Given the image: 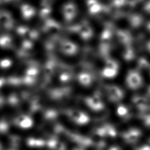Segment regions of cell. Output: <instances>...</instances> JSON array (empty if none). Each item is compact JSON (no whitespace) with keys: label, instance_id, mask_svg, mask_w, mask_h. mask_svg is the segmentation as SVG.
<instances>
[{"label":"cell","instance_id":"cell-14","mask_svg":"<svg viewBox=\"0 0 150 150\" xmlns=\"http://www.w3.org/2000/svg\"><path fill=\"white\" fill-rule=\"evenodd\" d=\"M106 67L112 69H115V70H117L118 69V65L117 63H115L114 61L111 60H108L107 61Z\"/></svg>","mask_w":150,"mask_h":150},{"label":"cell","instance_id":"cell-11","mask_svg":"<svg viewBox=\"0 0 150 150\" xmlns=\"http://www.w3.org/2000/svg\"><path fill=\"white\" fill-rule=\"evenodd\" d=\"M104 127L105 129L107 137L114 138L117 135V130L114 127L110 124H106L104 125Z\"/></svg>","mask_w":150,"mask_h":150},{"label":"cell","instance_id":"cell-15","mask_svg":"<svg viewBox=\"0 0 150 150\" xmlns=\"http://www.w3.org/2000/svg\"><path fill=\"white\" fill-rule=\"evenodd\" d=\"M142 120L145 125L150 128V115L147 114L142 117Z\"/></svg>","mask_w":150,"mask_h":150},{"label":"cell","instance_id":"cell-2","mask_svg":"<svg viewBox=\"0 0 150 150\" xmlns=\"http://www.w3.org/2000/svg\"><path fill=\"white\" fill-rule=\"evenodd\" d=\"M106 91L108 99L112 102H118L124 98L123 91L117 86L108 85L106 87Z\"/></svg>","mask_w":150,"mask_h":150},{"label":"cell","instance_id":"cell-20","mask_svg":"<svg viewBox=\"0 0 150 150\" xmlns=\"http://www.w3.org/2000/svg\"><path fill=\"white\" fill-rule=\"evenodd\" d=\"M2 84H3V80H0V87L2 85Z\"/></svg>","mask_w":150,"mask_h":150},{"label":"cell","instance_id":"cell-18","mask_svg":"<svg viewBox=\"0 0 150 150\" xmlns=\"http://www.w3.org/2000/svg\"><path fill=\"white\" fill-rule=\"evenodd\" d=\"M108 150H121V148L118 146H111Z\"/></svg>","mask_w":150,"mask_h":150},{"label":"cell","instance_id":"cell-17","mask_svg":"<svg viewBox=\"0 0 150 150\" xmlns=\"http://www.w3.org/2000/svg\"><path fill=\"white\" fill-rule=\"evenodd\" d=\"M137 150H150V146L149 145H144L139 146Z\"/></svg>","mask_w":150,"mask_h":150},{"label":"cell","instance_id":"cell-12","mask_svg":"<svg viewBox=\"0 0 150 150\" xmlns=\"http://www.w3.org/2000/svg\"><path fill=\"white\" fill-rule=\"evenodd\" d=\"M28 144L32 146H40L45 144V142L42 139H37L34 138H29L28 141Z\"/></svg>","mask_w":150,"mask_h":150},{"label":"cell","instance_id":"cell-1","mask_svg":"<svg viewBox=\"0 0 150 150\" xmlns=\"http://www.w3.org/2000/svg\"><path fill=\"white\" fill-rule=\"evenodd\" d=\"M125 82L127 87L131 90H137L140 88L143 83L142 79L140 74L136 71H129L125 79Z\"/></svg>","mask_w":150,"mask_h":150},{"label":"cell","instance_id":"cell-19","mask_svg":"<svg viewBox=\"0 0 150 150\" xmlns=\"http://www.w3.org/2000/svg\"><path fill=\"white\" fill-rule=\"evenodd\" d=\"M147 93H148V95L150 97V86L148 87V88L147 90Z\"/></svg>","mask_w":150,"mask_h":150},{"label":"cell","instance_id":"cell-3","mask_svg":"<svg viewBox=\"0 0 150 150\" xmlns=\"http://www.w3.org/2000/svg\"><path fill=\"white\" fill-rule=\"evenodd\" d=\"M87 105L92 110L98 111L104 109L105 105L98 94L87 97L85 100Z\"/></svg>","mask_w":150,"mask_h":150},{"label":"cell","instance_id":"cell-13","mask_svg":"<svg viewBox=\"0 0 150 150\" xmlns=\"http://www.w3.org/2000/svg\"><path fill=\"white\" fill-rule=\"evenodd\" d=\"M95 132H96V135H98V137H107L106 131H105V129L104 125L97 128L96 129Z\"/></svg>","mask_w":150,"mask_h":150},{"label":"cell","instance_id":"cell-9","mask_svg":"<svg viewBox=\"0 0 150 150\" xmlns=\"http://www.w3.org/2000/svg\"><path fill=\"white\" fill-rule=\"evenodd\" d=\"M117 74V70L105 67L102 71V76L105 78H114Z\"/></svg>","mask_w":150,"mask_h":150},{"label":"cell","instance_id":"cell-7","mask_svg":"<svg viewBox=\"0 0 150 150\" xmlns=\"http://www.w3.org/2000/svg\"><path fill=\"white\" fill-rule=\"evenodd\" d=\"M16 124L22 128H29L33 125V121L29 117L23 115L16 119Z\"/></svg>","mask_w":150,"mask_h":150},{"label":"cell","instance_id":"cell-21","mask_svg":"<svg viewBox=\"0 0 150 150\" xmlns=\"http://www.w3.org/2000/svg\"><path fill=\"white\" fill-rule=\"evenodd\" d=\"M148 145H149V146H150V139H149V141H148Z\"/></svg>","mask_w":150,"mask_h":150},{"label":"cell","instance_id":"cell-22","mask_svg":"<svg viewBox=\"0 0 150 150\" xmlns=\"http://www.w3.org/2000/svg\"><path fill=\"white\" fill-rule=\"evenodd\" d=\"M74 150H83V149H80V148H76Z\"/></svg>","mask_w":150,"mask_h":150},{"label":"cell","instance_id":"cell-6","mask_svg":"<svg viewBox=\"0 0 150 150\" xmlns=\"http://www.w3.org/2000/svg\"><path fill=\"white\" fill-rule=\"evenodd\" d=\"M133 104L140 111H145L149 110V102L146 98L141 96H134L132 98Z\"/></svg>","mask_w":150,"mask_h":150},{"label":"cell","instance_id":"cell-10","mask_svg":"<svg viewBox=\"0 0 150 150\" xmlns=\"http://www.w3.org/2000/svg\"><path fill=\"white\" fill-rule=\"evenodd\" d=\"M117 114L120 117L124 118H128L129 115V110L126 106L120 104L117 108Z\"/></svg>","mask_w":150,"mask_h":150},{"label":"cell","instance_id":"cell-5","mask_svg":"<svg viewBox=\"0 0 150 150\" xmlns=\"http://www.w3.org/2000/svg\"><path fill=\"white\" fill-rule=\"evenodd\" d=\"M69 115L74 122L80 125L86 124L90 121V117L85 112L80 111H71L69 113Z\"/></svg>","mask_w":150,"mask_h":150},{"label":"cell","instance_id":"cell-8","mask_svg":"<svg viewBox=\"0 0 150 150\" xmlns=\"http://www.w3.org/2000/svg\"><path fill=\"white\" fill-rule=\"evenodd\" d=\"M92 77L87 73H82L79 77V81L84 86H89L92 83Z\"/></svg>","mask_w":150,"mask_h":150},{"label":"cell","instance_id":"cell-4","mask_svg":"<svg viewBox=\"0 0 150 150\" xmlns=\"http://www.w3.org/2000/svg\"><path fill=\"white\" fill-rule=\"evenodd\" d=\"M142 135V132L138 128H130L122 133L121 137L125 142L128 144L137 142Z\"/></svg>","mask_w":150,"mask_h":150},{"label":"cell","instance_id":"cell-16","mask_svg":"<svg viewBox=\"0 0 150 150\" xmlns=\"http://www.w3.org/2000/svg\"><path fill=\"white\" fill-rule=\"evenodd\" d=\"M149 64L148 63V62L145 60L144 59H142V60H141L139 62V67L141 68V69H146L148 67Z\"/></svg>","mask_w":150,"mask_h":150}]
</instances>
